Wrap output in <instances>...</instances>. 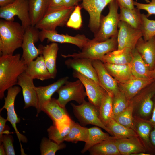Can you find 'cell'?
I'll return each instance as SVG.
<instances>
[{"label": "cell", "mask_w": 155, "mask_h": 155, "mask_svg": "<svg viewBox=\"0 0 155 155\" xmlns=\"http://www.w3.org/2000/svg\"><path fill=\"white\" fill-rule=\"evenodd\" d=\"M119 7L133 9L135 8L133 0H116Z\"/></svg>", "instance_id": "obj_46"}, {"label": "cell", "mask_w": 155, "mask_h": 155, "mask_svg": "<svg viewBox=\"0 0 155 155\" xmlns=\"http://www.w3.org/2000/svg\"><path fill=\"white\" fill-rule=\"evenodd\" d=\"M147 4H144L134 1V6L138 9L143 10L147 12L146 16L148 18L152 15H155V0H151L150 2Z\"/></svg>", "instance_id": "obj_44"}, {"label": "cell", "mask_w": 155, "mask_h": 155, "mask_svg": "<svg viewBox=\"0 0 155 155\" xmlns=\"http://www.w3.org/2000/svg\"><path fill=\"white\" fill-rule=\"evenodd\" d=\"M92 65L95 68L101 86L113 96L120 91L118 83L110 74L100 60H93Z\"/></svg>", "instance_id": "obj_18"}, {"label": "cell", "mask_w": 155, "mask_h": 155, "mask_svg": "<svg viewBox=\"0 0 155 155\" xmlns=\"http://www.w3.org/2000/svg\"><path fill=\"white\" fill-rule=\"evenodd\" d=\"M141 20L140 30L144 40L147 41L155 36V20L149 19L144 13L141 14Z\"/></svg>", "instance_id": "obj_37"}, {"label": "cell", "mask_w": 155, "mask_h": 155, "mask_svg": "<svg viewBox=\"0 0 155 155\" xmlns=\"http://www.w3.org/2000/svg\"><path fill=\"white\" fill-rule=\"evenodd\" d=\"M132 51L128 48L117 49L106 54L101 61L103 63L115 64H130L132 58Z\"/></svg>", "instance_id": "obj_27"}, {"label": "cell", "mask_w": 155, "mask_h": 155, "mask_svg": "<svg viewBox=\"0 0 155 155\" xmlns=\"http://www.w3.org/2000/svg\"><path fill=\"white\" fill-rule=\"evenodd\" d=\"M130 100L120 90L113 97V107L114 116L125 111L129 106Z\"/></svg>", "instance_id": "obj_40"}, {"label": "cell", "mask_w": 155, "mask_h": 155, "mask_svg": "<svg viewBox=\"0 0 155 155\" xmlns=\"http://www.w3.org/2000/svg\"><path fill=\"white\" fill-rule=\"evenodd\" d=\"M89 134L88 140L85 142L84 148L81 151L84 153L92 147L104 141L115 139L114 136H110L108 133L103 131L100 128L96 126L89 128Z\"/></svg>", "instance_id": "obj_32"}, {"label": "cell", "mask_w": 155, "mask_h": 155, "mask_svg": "<svg viewBox=\"0 0 155 155\" xmlns=\"http://www.w3.org/2000/svg\"><path fill=\"white\" fill-rule=\"evenodd\" d=\"M0 155H7L3 144L1 143L0 145Z\"/></svg>", "instance_id": "obj_52"}, {"label": "cell", "mask_w": 155, "mask_h": 155, "mask_svg": "<svg viewBox=\"0 0 155 155\" xmlns=\"http://www.w3.org/2000/svg\"><path fill=\"white\" fill-rule=\"evenodd\" d=\"M71 126V125L62 133H61L55 126L53 125L50 126L47 130L49 138L58 144L63 143L69 131Z\"/></svg>", "instance_id": "obj_42"}, {"label": "cell", "mask_w": 155, "mask_h": 155, "mask_svg": "<svg viewBox=\"0 0 155 155\" xmlns=\"http://www.w3.org/2000/svg\"><path fill=\"white\" fill-rule=\"evenodd\" d=\"M103 63L108 71L118 83L125 82L133 75L130 64H115Z\"/></svg>", "instance_id": "obj_30"}, {"label": "cell", "mask_w": 155, "mask_h": 155, "mask_svg": "<svg viewBox=\"0 0 155 155\" xmlns=\"http://www.w3.org/2000/svg\"><path fill=\"white\" fill-rule=\"evenodd\" d=\"M20 54L1 55L0 57V98L8 89L17 85L19 77L25 72L27 65Z\"/></svg>", "instance_id": "obj_1"}, {"label": "cell", "mask_w": 155, "mask_h": 155, "mask_svg": "<svg viewBox=\"0 0 155 155\" xmlns=\"http://www.w3.org/2000/svg\"><path fill=\"white\" fill-rule=\"evenodd\" d=\"M82 0H63V4L66 7H75L79 5V3Z\"/></svg>", "instance_id": "obj_47"}, {"label": "cell", "mask_w": 155, "mask_h": 155, "mask_svg": "<svg viewBox=\"0 0 155 155\" xmlns=\"http://www.w3.org/2000/svg\"><path fill=\"white\" fill-rule=\"evenodd\" d=\"M117 49L128 48L133 50L139 39L142 37L139 29L135 28L126 22L120 21L118 26Z\"/></svg>", "instance_id": "obj_14"}, {"label": "cell", "mask_w": 155, "mask_h": 155, "mask_svg": "<svg viewBox=\"0 0 155 155\" xmlns=\"http://www.w3.org/2000/svg\"><path fill=\"white\" fill-rule=\"evenodd\" d=\"M154 82L152 78H141L132 75L127 81L118 83L119 90L130 100L142 89Z\"/></svg>", "instance_id": "obj_20"}, {"label": "cell", "mask_w": 155, "mask_h": 155, "mask_svg": "<svg viewBox=\"0 0 155 155\" xmlns=\"http://www.w3.org/2000/svg\"><path fill=\"white\" fill-rule=\"evenodd\" d=\"M133 108L130 103L124 111L115 115L114 119L118 123L133 129Z\"/></svg>", "instance_id": "obj_39"}, {"label": "cell", "mask_w": 155, "mask_h": 155, "mask_svg": "<svg viewBox=\"0 0 155 155\" xmlns=\"http://www.w3.org/2000/svg\"><path fill=\"white\" fill-rule=\"evenodd\" d=\"M2 143L7 155H15L12 137L9 134L3 135L0 144Z\"/></svg>", "instance_id": "obj_43"}, {"label": "cell", "mask_w": 155, "mask_h": 155, "mask_svg": "<svg viewBox=\"0 0 155 155\" xmlns=\"http://www.w3.org/2000/svg\"><path fill=\"white\" fill-rule=\"evenodd\" d=\"M17 16L20 20L25 30L31 25L28 0H16L13 3L0 8V18L9 21H14Z\"/></svg>", "instance_id": "obj_10"}, {"label": "cell", "mask_w": 155, "mask_h": 155, "mask_svg": "<svg viewBox=\"0 0 155 155\" xmlns=\"http://www.w3.org/2000/svg\"><path fill=\"white\" fill-rule=\"evenodd\" d=\"M16 0H0V7H4L14 2Z\"/></svg>", "instance_id": "obj_51"}, {"label": "cell", "mask_w": 155, "mask_h": 155, "mask_svg": "<svg viewBox=\"0 0 155 155\" xmlns=\"http://www.w3.org/2000/svg\"><path fill=\"white\" fill-rule=\"evenodd\" d=\"M151 77L154 80L155 82V67L153 70L151 71Z\"/></svg>", "instance_id": "obj_53"}, {"label": "cell", "mask_w": 155, "mask_h": 155, "mask_svg": "<svg viewBox=\"0 0 155 155\" xmlns=\"http://www.w3.org/2000/svg\"><path fill=\"white\" fill-rule=\"evenodd\" d=\"M132 58L130 64L133 75L141 78L151 77L150 70L135 48L132 50Z\"/></svg>", "instance_id": "obj_28"}, {"label": "cell", "mask_w": 155, "mask_h": 155, "mask_svg": "<svg viewBox=\"0 0 155 155\" xmlns=\"http://www.w3.org/2000/svg\"><path fill=\"white\" fill-rule=\"evenodd\" d=\"M154 106L151 118L148 120V121L153 127H155V95L154 97Z\"/></svg>", "instance_id": "obj_49"}, {"label": "cell", "mask_w": 155, "mask_h": 155, "mask_svg": "<svg viewBox=\"0 0 155 155\" xmlns=\"http://www.w3.org/2000/svg\"><path fill=\"white\" fill-rule=\"evenodd\" d=\"M25 30L14 21L0 20V53L1 55H12L21 47Z\"/></svg>", "instance_id": "obj_2"}, {"label": "cell", "mask_w": 155, "mask_h": 155, "mask_svg": "<svg viewBox=\"0 0 155 155\" xmlns=\"http://www.w3.org/2000/svg\"><path fill=\"white\" fill-rule=\"evenodd\" d=\"M89 134V128L82 127L72 121L69 131L64 140L74 143L79 141L85 142L88 140Z\"/></svg>", "instance_id": "obj_35"}, {"label": "cell", "mask_w": 155, "mask_h": 155, "mask_svg": "<svg viewBox=\"0 0 155 155\" xmlns=\"http://www.w3.org/2000/svg\"><path fill=\"white\" fill-rule=\"evenodd\" d=\"M47 2L48 7L46 13L65 7L63 0H47Z\"/></svg>", "instance_id": "obj_45"}, {"label": "cell", "mask_w": 155, "mask_h": 155, "mask_svg": "<svg viewBox=\"0 0 155 155\" xmlns=\"http://www.w3.org/2000/svg\"><path fill=\"white\" fill-rule=\"evenodd\" d=\"M92 61L87 58H71L66 60L65 63L69 68L79 72L100 85L96 71L92 65Z\"/></svg>", "instance_id": "obj_19"}, {"label": "cell", "mask_w": 155, "mask_h": 155, "mask_svg": "<svg viewBox=\"0 0 155 155\" xmlns=\"http://www.w3.org/2000/svg\"><path fill=\"white\" fill-rule=\"evenodd\" d=\"M21 90L20 87L16 86L8 89L7 96L4 98V104L0 110L1 112L4 109L7 110V117L6 119L11 123L15 131L20 144L21 154L24 155L25 153L21 142L26 143L27 139L24 136L19 132L17 128L16 125L20 122V119L18 117L14 108V102L16 97Z\"/></svg>", "instance_id": "obj_11"}, {"label": "cell", "mask_w": 155, "mask_h": 155, "mask_svg": "<svg viewBox=\"0 0 155 155\" xmlns=\"http://www.w3.org/2000/svg\"><path fill=\"white\" fill-rule=\"evenodd\" d=\"M38 47L41 51V55L43 57L46 65L52 79L55 78L57 73L56 60L59 49L58 44L52 42L46 46L39 45Z\"/></svg>", "instance_id": "obj_25"}, {"label": "cell", "mask_w": 155, "mask_h": 155, "mask_svg": "<svg viewBox=\"0 0 155 155\" xmlns=\"http://www.w3.org/2000/svg\"><path fill=\"white\" fill-rule=\"evenodd\" d=\"M113 97L111 94L107 92L102 101L99 109V118L106 126L111 120L114 119Z\"/></svg>", "instance_id": "obj_33"}, {"label": "cell", "mask_w": 155, "mask_h": 155, "mask_svg": "<svg viewBox=\"0 0 155 155\" xmlns=\"http://www.w3.org/2000/svg\"><path fill=\"white\" fill-rule=\"evenodd\" d=\"M42 111L51 118L53 125L55 126L61 133L66 130L70 126L72 120L69 117L65 108L61 106L57 99L54 98L46 102Z\"/></svg>", "instance_id": "obj_8"}, {"label": "cell", "mask_w": 155, "mask_h": 155, "mask_svg": "<svg viewBox=\"0 0 155 155\" xmlns=\"http://www.w3.org/2000/svg\"><path fill=\"white\" fill-rule=\"evenodd\" d=\"M75 115L83 125H92L101 128L112 135L99 117V109L92 103L85 100L78 105L71 103Z\"/></svg>", "instance_id": "obj_6"}, {"label": "cell", "mask_w": 155, "mask_h": 155, "mask_svg": "<svg viewBox=\"0 0 155 155\" xmlns=\"http://www.w3.org/2000/svg\"><path fill=\"white\" fill-rule=\"evenodd\" d=\"M69 77L65 76L61 78L56 82L45 86L36 87L38 98V105L36 116L42 111L43 105L51 98L55 92L68 80Z\"/></svg>", "instance_id": "obj_22"}, {"label": "cell", "mask_w": 155, "mask_h": 155, "mask_svg": "<svg viewBox=\"0 0 155 155\" xmlns=\"http://www.w3.org/2000/svg\"></svg>", "instance_id": "obj_55"}, {"label": "cell", "mask_w": 155, "mask_h": 155, "mask_svg": "<svg viewBox=\"0 0 155 155\" xmlns=\"http://www.w3.org/2000/svg\"><path fill=\"white\" fill-rule=\"evenodd\" d=\"M108 5V13L105 16L101 15L99 29L91 40L93 42L104 41L117 35L120 21L118 13L119 5L116 0H113Z\"/></svg>", "instance_id": "obj_4"}, {"label": "cell", "mask_w": 155, "mask_h": 155, "mask_svg": "<svg viewBox=\"0 0 155 155\" xmlns=\"http://www.w3.org/2000/svg\"><path fill=\"white\" fill-rule=\"evenodd\" d=\"M113 0H82V2L80 5L89 14L88 27L94 34L99 29L102 11Z\"/></svg>", "instance_id": "obj_13"}, {"label": "cell", "mask_w": 155, "mask_h": 155, "mask_svg": "<svg viewBox=\"0 0 155 155\" xmlns=\"http://www.w3.org/2000/svg\"><path fill=\"white\" fill-rule=\"evenodd\" d=\"M106 127L115 139L138 136L134 130L118 123L114 119L111 120Z\"/></svg>", "instance_id": "obj_36"}, {"label": "cell", "mask_w": 155, "mask_h": 155, "mask_svg": "<svg viewBox=\"0 0 155 155\" xmlns=\"http://www.w3.org/2000/svg\"><path fill=\"white\" fill-rule=\"evenodd\" d=\"M28 3L31 25L35 26L46 12L47 0H28Z\"/></svg>", "instance_id": "obj_29"}, {"label": "cell", "mask_w": 155, "mask_h": 155, "mask_svg": "<svg viewBox=\"0 0 155 155\" xmlns=\"http://www.w3.org/2000/svg\"><path fill=\"white\" fill-rule=\"evenodd\" d=\"M81 9L79 5L75 7L66 23V26L75 30H79L81 28L82 25Z\"/></svg>", "instance_id": "obj_41"}, {"label": "cell", "mask_w": 155, "mask_h": 155, "mask_svg": "<svg viewBox=\"0 0 155 155\" xmlns=\"http://www.w3.org/2000/svg\"><path fill=\"white\" fill-rule=\"evenodd\" d=\"M84 86L79 80L74 81H67L57 91L58 94L57 100L62 107L65 108L67 104L74 101L79 104L85 100L87 96Z\"/></svg>", "instance_id": "obj_5"}, {"label": "cell", "mask_w": 155, "mask_h": 155, "mask_svg": "<svg viewBox=\"0 0 155 155\" xmlns=\"http://www.w3.org/2000/svg\"><path fill=\"white\" fill-rule=\"evenodd\" d=\"M115 141L120 155H135L141 152L147 153L138 136L115 139Z\"/></svg>", "instance_id": "obj_24"}, {"label": "cell", "mask_w": 155, "mask_h": 155, "mask_svg": "<svg viewBox=\"0 0 155 155\" xmlns=\"http://www.w3.org/2000/svg\"><path fill=\"white\" fill-rule=\"evenodd\" d=\"M33 80L25 72L22 74L18 78L17 85L22 89L24 103V109L30 106L37 109L38 107V98Z\"/></svg>", "instance_id": "obj_17"}, {"label": "cell", "mask_w": 155, "mask_h": 155, "mask_svg": "<svg viewBox=\"0 0 155 155\" xmlns=\"http://www.w3.org/2000/svg\"><path fill=\"white\" fill-rule=\"evenodd\" d=\"M145 0V1H148V0Z\"/></svg>", "instance_id": "obj_54"}, {"label": "cell", "mask_w": 155, "mask_h": 155, "mask_svg": "<svg viewBox=\"0 0 155 155\" xmlns=\"http://www.w3.org/2000/svg\"><path fill=\"white\" fill-rule=\"evenodd\" d=\"M35 26H30L25 30L21 48L23 53L21 58L28 65L41 55V51L35 43L39 40L40 32Z\"/></svg>", "instance_id": "obj_12"}, {"label": "cell", "mask_w": 155, "mask_h": 155, "mask_svg": "<svg viewBox=\"0 0 155 155\" xmlns=\"http://www.w3.org/2000/svg\"><path fill=\"white\" fill-rule=\"evenodd\" d=\"M133 117V129L137 133L147 152L151 155L155 154V151L150 139V133L153 127L148 120L136 116Z\"/></svg>", "instance_id": "obj_21"}, {"label": "cell", "mask_w": 155, "mask_h": 155, "mask_svg": "<svg viewBox=\"0 0 155 155\" xmlns=\"http://www.w3.org/2000/svg\"><path fill=\"white\" fill-rule=\"evenodd\" d=\"M25 72L33 79H37L43 81L52 79L42 55L31 61L27 65Z\"/></svg>", "instance_id": "obj_26"}, {"label": "cell", "mask_w": 155, "mask_h": 155, "mask_svg": "<svg viewBox=\"0 0 155 155\" xmlns=\"http://www.w3.org/2000/svg\"><path fill=\"white\" fill-rule=\"evenodd\" d=\"M47 39L48 41L60 43L74 44L82 49L89 40L84 34H78L72 36L67 34H58L57 31L52 32L41 30L40 32L39 40L43 42Z\"/></svg>", "instance_id": "obj_16"}, {"label": "cell", "mask_w": 155, "mask_h": 155, "mask_svg": "<svg viewBox=\"0 0 155 155\" xmlns=\"http://www.w3.org/2000/svg\"><path fill=\"white\" fill-rule=\"evenodd\" d=\"M115 139L104 141L91 147L88 150L90 155H120L115 143Z\"/></svg>", "instance_id": "obj_31"}, {"label": "cell", "mask_w": 155, "mask_h": 155, "mask_svg": "<svg viewBox=\"0 0 155 155\" xmlns=\"http://www.w3.org/2000/svg\"><path fill=\"white\" fill-rule=\"evenodd\" d=\"M74 8L65 7L46 13L35 26L41 30L55 32L57 27L66 25Z\"/></svg>", "instance_id": "obj_9"}, {"label": "cell", "mask_w": 155, "mask_h": 155, "mask_svg": "<svg viewBox=\"0 0 155 155\" xmlns=\"http://www.w3.org/2000/svg\"><path fill=\"white\" fill-rule=\"evenodd\" d=\"M7 121V119H5L3 117L1 116H0V142L1 141L3 136V134L5 131V129L6 127V123Z\"/></svg>", "instance_id": "obj_48"}, {"label": "cell", "mask_w": 155, "mask_h": 155, "mask_svg": "<svg viewBox=\"0 0 155 155\" xmlns=\"http://www.w3.org/2000/svg\"><path fill=\"white\" fill-rule=\"evenodd\" d=\"M117 36L102 42H93L90 39L81 51L61 55L65 58H84L101 61L106 54L117 49Z\"/></svg>", "instance_id": "obj_3"}, {"label": "cell", "mask_w": 155, "mask_h": 155, "mask_svg": "<svg viewBox=\"0 0 155 155\" xmlns=\"http://www.w3.org/2000/svg\"><path fill=\"white\" fill-rule=\"evenodd\" d=\"M135 48L149 69L153 70L155 67V36L147 41L141 38Z\"/></svg>", "instance_id": "obj_23"}, {"label": "cell", "mask_w": 155, "mask_h": 155, "mask_svg": "<svg viewBox=\"0 0 155 155\" xmlns=\"http://www.w3.org/2000/svg\"><path fill=\"white\" fill-rule=\"evenodd\" d=\"M153 127L154 129L150 132V139L151 144L155 151V127Z\"/></svg>", "instance_id": "obj_50"}, {"label": "cell", "mask_w": 155, "mask_h": 155, "mask_svg": "<svg viewBox=\"0 0 155 155\" xmlns=\"http://www.w3.org/2000/svg\"><path fill=\"white\" fill-rule=\"evenodd\" d=\"M119 8L120 21L125 22L133 28L140 30L141 23L140 10L136 7L133 9Z\"/></svg>", "instance_id": "obj_34"}, {"label": "cell", "mask_w": 155, "mask_h": 155, "mask_svg": "<svg viewBox=\"0 0 155 155\" xmlns=\"http://www.w3.org/2000/svg\"><path fill=\"white\" fill-rule=\"evenodd\" d=\"M73 76L79 80L84 87L89 101L98 109L107 92L94 81L79 72L73 70Z\"/></svg>", "instance_id": "obj_15"}, {"label": "cell", "mask_w": 155, "mask_h": 155, "mask_svg": "<svg viewBox=\"0 0 155 155\" xmlns=\"http://www.w3.org/2000/svg\"><path fill=\"white\" fill-rule=\"evenodd\" d=\"M151 84L142 93L130 100L133 115L135 114L133 117L147 119L152 113L154 104L153 99L155 95V82L154 85Z\"/></svg>", "instance_id": "obj_7"}, {"label": "cell", "mask_w": 155, "mask_h": 155, "mask_svg": "<svg viewBox=\"0 0 155 155\" xmlns=\"http://www.w3.org/2000/svg\"><path fill=\"white\" fill-rule=\"evenodd\" d=\"M66 147L63 143L58 144L51 139L44 137L42 138L40 145L41 155H55L58 150Z\"/></svg>", "instance_id": "obj_38"}]
</instances>
